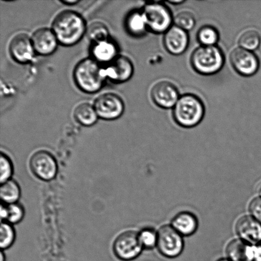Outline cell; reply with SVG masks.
Returning <instances> with one entry per match:
<instances>
[{
	"label": "cell",
	"instance_id": "1",
	"mask_svg": "<svg viewBox=\"0 0 261 261\" xmlns=\"http://www.w3.org/2000/svg\"><path fill=\"white\" fill-rule=\"evenodd\" d=\"M52 30L58 42L66 46L76 44L87 32L83 17L71 10H65L56 17Z\"/></svg>",
	"mask_w": 261,
	"mask_h": 261
},
{
	"label": "cell",
	"instance_id": "2",
	"mask_svg": "<svg viewBox=\"0 0 261 261\" xmlns=\"http://www.w3.org/2000/svg\"><path fill=\"white\" fill-rule=\"evenodd\" d=\"M106 78L105 68L93 58L81 61L74 70L76 85L86 93H94L100 90Z\"/></svg>",
	"mask_w": 261,
	"mask_h": 261
},
{
	"label": "cell",
	"instance_id": "3",
	"mask_svg": "<svg viewBox=\"0 0 261 261\" xmlns=\"http://www.w3.org/2000/svg\"><path fill=\"white\" fill-rule=\"evenodd\" d=\"M204 115L203 103L193 94L180 97L174 107V119L180 126L187 128L197 126L203 119Z\"/></svg>",
	"mask_w": 261,
	"mask_h": 261
},
{
	"label": "cell",
	"instance_id": "4",
	"mask_svg": "<svg viewBox=\"0 0 261 261\" xmlns=\"http://www.w3.org/2000/svg\"><path fill=\"white\" fill-rule=\"evenodd\" d=\"M224 63L223 53L217 46H201L194 51L191 64L197 72L213 75L221 70Z\"/></svg>",
	"mask_w": 261,
	"mask_h": 261
},
{
	"label": "cell",
	"instance_id": "5",
	"mask_svg": "<svg viewBox=\"0 0 261 261\" xmlns=\"http://www.w3.org/2000/svg\"><path fill=\"white\" fill-rule=\"evenodd\" d=\"M157 249L161 255L169 259L180 256L184 249V240L171 225L161 226L158 231Z\"/></svg>",
	"mask_w": 261,
	"mask_h": 261
},
{
	"label": "cell",
	"instance_id": "6",
	"mask_svg": "<svg viewBox=\"0 0 261 261\" xmlns=\"http://www.w3.org/2000/svg\"><path fill=\"white\" fill-rule=\"evenodd\" d=\"M112 250L119 260L130 261L139 257L143 250L138 232L127 230L116 238L112 245Z\"/></svg>",
	"mask_w": 261,
	"mask_h": 261
},
{
	"label": "cell",
	"instance_id": "7",
	"mask_svg": "<svg viewBox=\"0 0 261 261\" xmlns=\"http://www.w3.org/2000/svg\"><path fill=\"white\" fill-rule=\"evenodd\" d=\"M29 166L33 175L42 181L53 180L58 175L57 160L47 150H40L33 153L30 159Z\"/></svg>",
	"mask_w": 261,
	"mask_h": 261
},
{
	"label": "cell",
	"instance_id": "8",
	"mask_svg": "<svg viewBox=\"0 0 261 261\" xmlns=\"http://www.w3.org/2000/svg\"><path fill=\"white\" fill-rule=\"evenodd\" d=\"M148 29L156 33H161L170 29L173 18L170 10L161 3L148 4L143 10Z\"/></svg>",
	"mask_w": 261,
	"mask_h": 261
},
{
	"label": "cell",
	"instance_id": "9",
	"mask_svg": "<svg viewBox=\"0 0 261 261\" xmlns=\"http://www.w3.org/2000/svg\"><path fill=\"white\" fill-rule=\"evenodd\" d=\"M94 107L98 117L106 120L119 118L124 110L123 101L114 93L101 94L96 99Z\"/></svg>",
	"mask_w": 261,
	"mask_h": 261
},
{
	"label": "cell",
	"instance_id": "10",
	"mask_svg": "<svg viewBox=\"0 0 261 261\" xmlns=\"http://www.w3.org/2000/svg\"><path fill=\"white\" fill-rule=\"evenodd\" d=\"M230 60L234 70L243 76L254 75L259 67V60L257 56L251 51L241 47L235 48L232 51Z\"/></svg>",
	"mask_w": 261,
	"mask_h": 261
},
{
	"label": "cell",
	"instance_id": "11",
	"mask_svg": "<svg viewBox=\"0 0 261 261\" xmlns=\"http://www.w3.org/2000/svg\"><path fill=\"white\" fill-rule=\"evenodd\" d=\"M235 229L239 239L247 244L255 245L261 242V224L251 216L238 220Z\"/></svg>",
	"mask_w": 261,
	"mask_h": 261
},
{
	"label": "cell",
	"instance_id": "12",
	"mask_svg": "<svg viewBox=\"0 0 261 261\" xmlns=\"http://www.w3.org/2000/svg\"><path fill=\"white\" fill-rule=\"evenodd\" d=\"M151 96L154 103L163 109L175 107L179 99L178 91L173 84L162 81L153 87Z\"/></svg>",
	"mask_w": 261,
	"mask_h": 261
},
{
	"label": "cell",
	"instance_id": "13",
	"mask_svg": "<svg viewBox=\"0 0 261 261\" xmlns=\"http://www.w3.org/2000/svg\"><path fill=\"white\" fill-rule=\"evenodd\" d=\"M10 53L14 60L27 63L33 60L35 50L32 40L25 33H20L12 38L10 43Z\"/></svg>",
	"mask_w": 261,
	"mask_h": 261
},
{
	"label": "cell",
	"instance_id": "14",
	"mask_svg": "<svg viewBox=\"0 0 261 261\" xmlns=\"http://www.w3.org/2000/svg\"><path fill=\"white\" fill-rule=\"evenodd\" d=\"M107 78L116 83H124L132 77L133 65L129 58L124 56H117L105 68Z\"/></svg>",
	"mask_w": 261,
	"mask_h": 261
},
{
	"label": "cell",
	"instance_id": "15",
	"mask_svg": "<svg viewBox=\"0 0 261 261\" xmlns=\"http://www.w3.org/2000/svg\"><path fill=\"white\" fill-rule=\"evenodd\" d=\"M32 40L35 53L43 56L50 55L55 52L59 42L53 31L46 28L36 31Z\"/></svg>",
	"mask_w": 261,
	"mask_h": 261
},
{
	"label": "cell",
	"instance_id": "16",
	"mask_svg": "<svg viewBox=\"0 0 261 261\" xmlns=\"http://www.w3.org/2000/svg\"><path fill=\"white\" fill-rule=\"evenodd\" d=\"M164 44L169 53L174 55H180L188 48V33L176 25L171 27L165 33Z\"/></svg>",
	"mask_w": 261,
	"mask_h": 261
},
{
	"label": "cell",
	"instance_id": "17",
	"mask_svg": "<svg viewBox=\"0 0 261 261\" xmlns=\"http://www.w3.org/2000/svg\"><path fill=\"white\" fill-rule=\"evenodd\" d=\"M227 258L231 261H256L255 245L247 244L241 239H234L226 247Z\"/></svg>",
	"mask_w": 261,
	"mask_h": 261
},
{
	"label": "cell",
	"instance_id": "18",
	"mask_svg": "<svg viewBox=\"0 0 261 261\" xmlns=\"http://www.w3.org/2000/svg\"><path fill=\"white\" fill-rule=\"evenodd\" d=\"M171 226L182 237H191L196 233L199 227L198 217L188 211L179 212L171 222Z\"/></svg>",
	"mask_w": 261,
	"mask_h": 261
},
{
	"label": "cell",
	"instance_id": "19",
	"mask_svg": "<svg viewBox=\"0 0 261 261\" xmlns=\"http://www.w3.org/2000/svg\"><path fill=\"white\" fill-rule=\"evenodd\" d=\"M91 55L93 60L99 63H111L117 56V48L116 44L109 40L93 43L92 46Z\"/></svg>",
	"mask_w": 261,
	"mask_h": 261
},
{
	"label": "cell",
	"instance_id": "20",
	"mask_svg": "<svg viewBox=\"0 0 261 261\" xmlns=\"http://www.w3.org/2000/svg\"><path fill=\"white\" fill-rule=\"evenodd\" d=\"M21 196V189L16 181L10 180L1 184L0 187V198L3 203L11 204L18 203Z\"/></svg>",
	"mask_w": 261,
	"mask_h": 261
},
{
	"label": "cell",
	"instance_id": "21",
	"mask_svg": "<svg viewBox=\"0 0 261 261\" xmlns=\"http://www.w3.org/2000/svg\"><path fill=\"white\" fill-rule=\"evenodd\" d=\"M126 27L127 32L135 37H141L145 34L147 24L143 12L135 11L127 17Z\"/></svg>",
	"mask_w": 261,
	"mask_h": 261
},
{
	"label": "cell",
	"instance_id": "22",
	"mask_svg": "<svg viewBox=\"0 0 261 261\" xmlns=\"http://www.w3.org/2000/svg\"><path fill=\"white\" fill-rule=\"evenodd\" d=\"M74 117L83 126H91L96 123L98 116L94 106L88 103H83L76 107L74 111Z\"/></svg>",
	"mask_w": 261,
	"mask_h": 261
},
{
	"label": "cell",
	"instance_id": "23",
	"mask_svg": "<svg viewBox=\"0 0 261 261\" xmlns=\"http://www.w3.org/2000/svg\"><path fill=\"white\" fill-rule=\"evenodd\" d=\"M16 233L14 226L7 222H1L0 228V247L2 250L9 249L14 244Z\"/></svg>",
	"mask_w": 261,
	"mask_h": 261
},
{
	"label": "cell",
	"instance_id": "24",
	"mask_svg": "<svg viewBox=\"0 0 261 261\" xmlns=\"http://www.w3.org/2000/svg\"><path fill=\"white\" fill-rule=\"evenodd\" d=\"M138 238L143 250H152L157 247L158 231L152 227L143 228L138 232Z\"/></svg>",
	"mask_w": 261,
	"mask_h": 261
},
{
	"label": "cell",
	"instance_id": "25",
	"mask_svg": "<svg viewBox=\"0 0 261 261\" xmlns=\"http://www.w3.org/2000/svg\"><path fill=\"white\" fill-rule=\"evenodd\" d=\"M88 36L93 43L102 42V41L109 39V32L108 28L103 23L94 22L89 25L87 29Z\"/></svg>",
	"mask_w": 261,
	"mask_h": 261
},
{
	"label": "cell",
	"instance_id": "26",
	"mask_svg": "<svg viewBox=\"0 0 261 261\" xmlns=\"http://www.w3.org/2000/svg\"><path fill=\"white\" fill-rule=\"evenodd\" d=\"M260 43L259 33L254 30L244 32L239 39V45L245 50L252 51L257 49Z\"/></svg>",
	"mask_w": 261,
	"mask_h": 261
},
{
	"label": "cell",
	"instance_id": "27",
	"mask_svg": "<svg viewBox=\"0 0 261 261\" xmlns=\"http://www.w3.org/2000/svg\"><path fill=\"white\" fill-rule=\"evenodd\" d=\"M219 33L211 25L202 27L198 33V39L203 46H214L218 42Z\"/></svg>",
	"mask_w": 261,
	"mask_h": 261
},
{
	"label": "cell",
	"instance_id": "28",
	"mask_svg": "<svg viewBox=\"0 0 261 261\" xmlns=\"http://www.w3.org/2000/svg\"><path fill=\"white\" fill-rule=\"evenodd\" d=\"M14 166L9 155L2 152L0 154V181L1 184L12 179Z\"/></svg>",
	"mask_w": 261,
	"mask_h": 261
},
{
	"label": "cell",
	"instance_id": "29",
	"mask_svg": "<svg viewBox=\"0 0 261 261\" xmlns=\"http://www.w3.org/2000/svg\"><path fill=\"white\" fill-rule=\"evenodd\" d=\"M174 22L176 27L184 30L190 31L193 29L196 24L195 18L193 14L189 12H181L176 15Z\"/></svg>",
	"mask_w": 261,
	"mask_h": 261
},
{
	"label": "cell",
	"instance_id": "30",
	"mask_svg": "<svg viewBox=\"0 0 261 261\" xmlns=\"http://www.w3.org/2000/svg\"><path fill=\"white\" fill-rule=\"evenodd\" d=\"M7 206L9 216H8L7 222L12 225L19 224L22 221L25 216L24 206L19 203L9 204Z\"/></svg>",
	"mask_w": 261,
	"mask_h": 261
},
{
	"label": "cell",
	"instance_id": "31",
	"mask_svg": "<svg viewBox=\"0 0 261 261\" xmlns=\"http://www.w3.org/2000/svg\"><path fill=\"white\" fill-rule=\"evenodd\" d=\"M249 211L250 216L261 224V198L257 197L252 199L249 204Z\"/></svg>",
	"mask_w": 261,
	"mask_h": 261
},
{
	"label": "cell",
	"instance_id": "32",
	"mask_svg": "<svg viewBox=\"0 0 261 261\" xmlns=\"http://www.w3.org/2000/svg\"><path fill=\"white\" fill-rule=\"evenodd\" d=\"M8 216H9V211H8L7 204L2 203L0 208V217H1L2 222H7Z\"/></svg>",
	"mask_w": 261,
	"mask_h": 261
},
{
	"label": "cell",
	"instance_id": "33",
	"mask_svg": "<svg viewBox=\"0 0 261 261\" xmlns=\"http://www.w3.org/2000/svg\"><path fill=\"white\" fill-rule=\"evenodd\" d=\"M255 250H256V254L257 257V260L261 259V242L259 244L255 245Z\"/></svg>",
	"mask_w": 261,
	"mask_h": 261
},
{
	"label": "cell",
	"instance_id": "34",
	"mask_svg": "<svg viewBox=\"0 0 261 261\" xmlns=\"http://www.w3.org/2000/svg\"><path fill=\"white\" fill-rule=\"evenodd\" d=\"M256 191L257 194H259V196L261 198V181L257 184Z\"/></svg>",
	"mask_w": 261,
	"mask_h": 261
},
{
	"label": "cell",
	"instance_id": "35",
	"mask_svg": "<svg viewBox=\"0 0 261 261\" xmlns=\"http://www.w3.org/2000/svg\"><path fill=\"white\" fill-rule=\"evenodd\" d=\"M63 4H68V5H74L77 4V3L79 2V1H75V0H74V1H62Z\"/></svg>",
	"mask_w": 261,
	"mask_h": 261
},
{
	"label": "cell",
	"instance_id": "36",
	"mask_svg": "<svg viewBox=\"0 0 261 261\" xmlns=\"http://www.w3.org/2000/svg\"><path fill=\"white\" fill-rule=\"evenodd\" d=\"M0 261H5V255L4 250H2L1 252H0Z\"/></svg>",
	"mask_w": 261,
	"mask_h": 261
},
{
	"label": "cell",
	"instance_id": "37",
	"mask_svg": "<svg viewBox=\"0 0 261 261\" xmlns=\"http://www.w3.org/2000/svg\"><path fill=\"white\" fill-rule=\"evenodd\" d=\"M216 261H231V260H229L228 259V258H221V259L217 260Z\"/></svg>",
	"mask_w": 261,
	"mask_h": 261
},
{
	"label": "cell",
	"instance_id": "38",
	"mask_svg": "<svg viewBox=\"0 0 261 261\" xmlns=\"http://www.w3.org/2000/svg\"><path fill=\"white\" fill-rule=\"evenodd\" d=\"M170 2L171 3V4H181V3H183V1Z\"/></svg>",
	"mask_w": 261,
	"mask_h": 261
},
{
	"label": "cell",
	"instance_id": "39",
	"mask_svg": "<svg viewBox=\"0 0 261 261\" xmlns=\"http://www.w3.org/2000/svg\"><path fill=\"white\" fill-rule=\"evenodd\" d=\"M256 261H261V259H259V260H257Z\"/></svg>",
	"mask_w": 261,
	"mask_h": 261
}]
</instances>
